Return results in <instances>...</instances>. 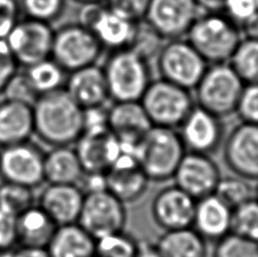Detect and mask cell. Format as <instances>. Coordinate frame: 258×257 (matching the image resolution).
Instances as JSON below:
<instances>
[{
    "instance_id": "6da1fadb",
    "label": "cell",
    "mask_w": 258,
    "mask_h": 257,
    "mask_svg": "<svg viewBox=\"0 0 258 257\" xmlns=\"http://www.w3.org/2000/svg\"><path fill=\"white\" fill-rule=\"evenodd\" d=\"M33 117L34 132L52 146L75 144L84 133V109L64 89L40 95Z\"/></svg>"
},
{
    "instance_id": "7a4b0ae2",
    "label": "cell",
    "mask_w": 258,
    "mask_h": 257,
    "mask_svg": "<svg viewBox=\"0 0 258 257\" xmlns=\"http://www.w3.org/2000/svg\"><path fill=\"white\" fill-rule=\"evenodd\" d=\"M186 152L177 130L152 126L132 153L151 181L162 182L172 179Z\"/></svg>"
},
{
    "instance_id": "3957f363",
    "label": "cell",
    "mask_w": 258,
    "mask_h": 257,
    "mask_svg": "<svg viewBox=\"0 0 258 257\" xmlns=\"http://www.w3.org/2000/svg\"><path fill=\"white\" fill-rule=\"evenodd\" d=\"M185 38L211 65L229 62L242 34L222 12H202Z\"/></svg>"
},
{
    "instance_id": "277c9868",
    "label": "cell",
    "mask_w": 258,
    "mask_h": 257,
    "mask_svg": "<svg viewBox=\"0 0 258 257\" xmlns=\"http://www.w3.org/2000/svg\"><path fill=\"white\" fill-rule=\"evenodd\" d=\"M102 68L112 102L140 101L152 82L151 63L128 48L110 51Z\"/></svg>"
},
{
    "instance_id": "5b68a950",
    "label": "cell",
    "mask_w": 258,
    "mask_h": 257,
    "mask_svg": "<svg viewBox=\"0 0 258 257\" xmlns=\"http://www.w3.org/2000/svg\"><path fill=\"white\" fill-rule=\"evenodd\" d=\"M243 86L229 62L211 63L192 90L194 100L198 107L224 119L236 113Z\"/></svg>"
},
{
    "instance_id": "8992f818",
    "label": "cell",
    "mask_w": 258,
    "mask_h": 257,
    "mask_svg": "<svg viewBox=\"0 0 258 257\" xmlns=\"http://www.w3.org/2000/svg\"><path fill=\"white\" fill-rule=\"evenodd\" d=\"M152 126L178 130L195 107L190 90L163 79L152 80L140 100Z\"/></svg>"
},
{
    "instance_id": "52a82bcc",
    "label": "cell",
    "mask_w": 258,
    "mask_h": 257,
    "mask_svg": "<svg viewBox=\"0 0 258 257\" xmlns=\"http://www.w3.org/2000/svg\"><path fill=\"white\" fill-rule=\"evenodd\" d=\"M103 51L96 36L77 22L54 30L51 58L67 73L95 65Z\"/></svg>"
},
{
    "instance_id": "ba28073f",
    "label": "cell",
    "mask_w": 258,
    "mask_h": 257,
    "mask_svg": "<svg viewBox=\"0 0 258 257\" xmlns=\"http://www.w3.org/2000/svg\"><path fill=\"white\" fill-rule=\"evenodd\" d=\"M160 79L192 91L206 71L207 63L186 38L165 41L155 59Z\"/></svg>"
},
{
    "instance_id": "9c48e42d",
    "label": "cell",
    "mask_w": 258,
    "mask_h": 257,
    "mask_svg": "<svg viewBox=\"0 0 258 257\" xmlns=\"http://www.w3.org/2000/svg\"><path fill=\"white\" fill-rule=\"evenodd\" d=\"M126 204L107 188L85 192L77 223L94 239L125 230Z\"/></svg>"
},
{
    "instance_id": "30bf717a",
    "label": "cell",
    "mask_w": 258,
    "mask_h": 257,
    "mask_svg": "<svg viewBox=\"0 0 258 257\" xmlns=\"http://www.w3.org/2000/svg\"><path fill=\"white\" fill-rule=\"evenodd\" d=\"M77 23L93 33L104 50L128 48L136 23L110 9L104 3L82 5Z\"/></svg>"
},
{
    "instance_id": "8fae6325",
    "label": "cell",
    "mask_w": 258,
    "mask_h": 257,
    "mask_svg": "<svg viewBox=\"0 0 258 257\" xmlns=\"http://www.w3.org/2000/svg\"><path fill=\"white\" fill-rule=\"evenodd\" d=\"M54 30L51 24L21 18L5 39L17 63L29 67L51 57Z\"/></svg>"
},
{
    "instance_id": "7c38bea8",
    "label": "cell",
    "mask_w": 258,
    "mask_h": 257,
    "mask_svg": "<svg viewBox=\"0 0 258 257\" xmlns=\"http://www.w3.org/2000/svg\"><path fill=\"white\" fill-rule=\"evenodd\" d=\"M223 161L236 176L258 180V126L240 122L224 137Z\"/></svg>"
},
{
    "instance_id": "4fadbf2b",
    "label": "cell",
    "mask_w": 258,
    "mask_h": 257,
    "mask_svg": "<svg viewBox=\"0 0 258 257\" xmlns=\"http://www.w3.org/2000/svg\"><path fill=\"white\" fill-rule=\"evenodd\" d=\"M0 176L30 188L39 186L44 181V154L27 142L5 146L0 151Z\"/></svg>"
},
{
    "instance_id": "5bb4252c",
    "label": "cell",
    "mask_w": 258,
    "mask_h": 257,
    "mask_svg": "<svg viewBox=\"0 0 258 257\" xmlns=\"http://www.w3.org/2000/svg\"><path fill=\"white\" fill-rule=\"evenodd\" d=\"M201 13L196 0H151L144 20L168 41L185 38Z\"/></svg>"
},
{
    "instance_id": "9a60e30c",
    "label": "cell",
    "mask_w": 258,
    "mask_h": 257,
    "mask_svg": "<svg viewBox=\"0 0 258 257\" xmlns=\"http://www.w3.org/2000/svg\"><path fill=\"white\" fill-rule=\"evenodd\" d=\"M221 178V169L211 155L195 152H186L172 177L174 185L196 201L215 194Z\"/></svg>"
},
{
    "instance_id": "2e32d148",
    "label": "cell",
    "mask_w": 258,
    "mask_h": 257,
    "mask_svg": "<svg viewBox=\"0 0 258 257\" xmlns=\"http://www.w3.org/2000/svg\"><path fill=\"white\" fill-rule=\"evenodd\" d=\"M178 133L187 152L211 155L222 146L225 127L222 118L195 105Z\"/></svg>"
},
{
    "instance_id": "e0dca14e",
    "label": "cell",
    "mask_w": 258,
    "mask_h": 257,
    "mask_svg": "<svg viewBox=\"0 0 258 257\" xmlns=\"http://www.w3.org/2000/svg\"><path fill=\"white\" fill-rule=\"evenodd\" d=\"M75 144L86 174H105L122 153L121 144L107 126L85 130Z\"/></svg>"
},
{
    "instance_id": "ac0fdd59",
    "label": "cell",
    "mask_w": 258,
    "mask_h": 257,
    "mask_svg": "<svg viewBox=\"0 0 258 257\" xmlns=\"http://www.w3.org/2000/svg\"><path fill=\"white\" fill-rule=\"evenodd\" d=\"M195 206L196 200L173 183L156 192L151 203V217L163 232L189 228Z\"/></svg>"
},
{
    "instance_id": "d6986e66",
    "label": "cell",
    "mask_w": 258,
    "mask_h": 257,
    "mask_svg": "<svg viewBox=\"0 0 258 257\" xmlns=\"http://www.w3.org/2000/svg\"><path fill=\"white\" fill-rule=\"evenodd\" d=\"M107 126L122 150L133 152L151 130L152 123L140 101H123L112 102L108 108Z\"/></svg>"
},
{
    "instance_id": "ffe728a7",
    "label": "cell",
    "mask_w": 258,
    "mask_h": 257,
    "mask_svg": "<svg viewBox=\"0 0 258 257\" xmlns=\"http://www.w3.org/2000/svg\"><path fill=\"white\" fill-rule=\"evenodd\" d=\"M104 180L105 188L125 204L140 200L151 181L134 154L125 150L105 172Z\"/></svg>"
},
{
    "instance_id": "44dd1931",
    "label": "cell",
    "mask_w": 258,
    "mask_h": 257,
    "mask_svg": "<svg viewBox=\"0 0 258 257\" xmlns=\"http://www.w3.org/2000/svg\"><path fill=\"white\" fill-rule=\"evenodd\" d=\"M85 192L80 185L48 183L41 192L39 206L58 227L77 223Z\"/></svg>"
},
{
    "instance_id": "7402d4cb",
    "label": "cell",
    "mask_w": 258,
    "mask_h": 257,
    "mask_svg": "<svg viewBox=\"0 0 258 257\" xmlns=\"http://www.w3.org/2000/svg\"><path fill=\"white\" fill-rule=\"evenodd\" d=\"M63 89L83 109L103 107L111 101L103 68L98 63L68 73Z\"/></svg>"
},
{
    "instance_id": "603a6c76",
    "label": "cell",
    "mask_w": 258,
    "mask_h": 257,
    "mask_svg": "<svg viewBox=\"0 0 258 257\" xmlns=\"http://www.w3.org/2000/svg\"><path fill=\"white\" fill-rule=\"evenodd\" d=\"M232 209L215 194L196 201L192 228L209 241L216 242L231 232Z\"/></svg>"
},
{
    "instance_id": "cb8c5ba5",
    "label": "cell",
    "mask_w": 258,
    "mask_h": 257,
    "mask_svg": "<svg viewBox=\"0 0 258 257\" xmlns=\"http://www.w3.org/2000/svg\"><path fill=\"white\" fill-rule=\"evenodd\" d=\"M34 133L33 107L16 101L0 102V145L5 146L27 142Z\"/></svg>"
},
{
    "instance_id": "d4e9b609",
    "label": "cell",
    "mask_w": 258,
    "mask_h": 257,
    "mask_svg": "<svg viewBox=\"0 0 258 257\" xmlns=\"http://www.w3.org/2000/svg\"><path fill=\"white\" fill-rule=\"evenodd\" d=\"M84 176L81 160L72 145L53 146L44 154V181L48 183L80 185Z\"/></svg>"
},
{
    "instance_id": "484cf974",
    "label": "cell",
    "mask_w": 258,
    "mask_h": 257,
    "mask_svg": "<svg viewBox=\"0 0 258 257\" xmlns=\"http://www.w3.org/2000/svg\"><path fill=\"white\" fill-rule=\"evenodd\" d=\"M57 228L53 220L40 206H32L17 217V244L47 248Z\"/></svg>"
},
{
    "instance_id": "4316f807",
    "label": "cell",
    "mask_w": 258,
    "mask_h": 257,
    "mask_svg": "<svg viewBox=\"0 0 258 257\" xmlns=\"http://www.w3.org/2000/svg\"><path fill=\"white\" fill-rule=\"evenodd\" d=\"M96 239L78 223L57 228L47 247L50 257H94Z\"/></svg>"
},
{
    "instance_id": "83f0119b",
    "label": "cell",
    "mask_w": 258,
    "mask_h": 257,
    "mask_svg": "<svg viewBox=\"0 0 258 257\" xmlns=\"http://www.w3.org/2000/svg\"><path fill=\"white\" fill-rule=\"evenodd\" d=\"M154 248L161 257H209V242L192 227L163 232Z\"/></svg>"
},
{
    "instance_id": "f1b7e54d",
    "label": "cell",
    "mask_w": 258,
    "mask_h": 257,
    "mask_svg": "<svg viewBox=\"0 0 258 257\" xmlns=\"http://www.w3.org/2000/svg\"><path fill=\"white\" fill-rule=\"evenodd\" d=\"M25 74L39 96L63 89L68 76L51 57L26 67Z\"/></svg>"
},
{
    "instance_id": "f546056e",
    "label": "cell",
    "mask_w": 258,
    "mask_h": 257,
    "mask_svg": "<svg viewBox=\"0 0 258 257\" xmlns=\"http://www.w3.org/2000/svg\"><path fill=\"white\" fill-rule=\"evenodd\" d=\"M229 63L243 84H258V38L242 36Z\"/></svg>"
},
{
    "instance_id": "4dcf8cb0",
    "label": "cell",
    "mask_w": 258,
    "mask_h": 257,
    "mask_svg": "<svg viewBox=\"0 0 258 257\" xmlns=\"http://www.w3.org/2000/svg\"><path fill=\"white\" fill-rule=\"evenodd\" d=\"M165 40L158 31L154 30L145 20L136 23L132 42L128 49L133 50L149 63L155 61Z\"/></svg>"
},
{
    "instance_id": "1f68e13d",
    "label": "cell",
    "mask_w": 258,
    "mask_h": 257,
    "mask_svg": "<svg viewBox=\"0 0 258 257\" xmlns=\"http://www.w3.org/2000/svg\"><path fill=\"white\" fill-rule=\"evenodd\" d=\"M142 242L125 230L96 240L94 257H137Z\"/></svg>"
},
{
    "instance_id": "d6a6232c",
    "label": "cell",
    "mask_w": 258,
    "mask_h": 257,
    "mask_svg": "<svg viewBox=\"0 0 258 257\" xmlns=\"http://www.w3.org/2000/svg\"><path fill=\"white\" fill-rule=\"evenodd\" d=\"M215 195L232 210L255 197V186L250 180L236 174L221 178Z\"/></svg>"
},
{
    "instance_id": "836d02e7",
    "label": "cell",
    "mask_w": 258,
    "mask_h": 257,
    "mask_svg": "<svg viewBox=\"0 0 258 257\" xmlns=\"http://www.w3.org/2000/svg\"><path fill=\"white\" fill-rule=\"evenodd\" d=\"M34 203L32 188L18 185L15 182L5 181L0 185V210L18 217Z\"/></svg>"
},
{
    "instance_id": "e575fe53",
    "label": "cell",
    "mask_w": 258,
    "mask_h": 257,
    "mask_svg": "<svg viewBox=\"0 0 258 257\" xmlns=\"http://www.w3.org/2000/svg\"><path fill=\"white\" fill-rule=\"evenodd\" d=\"M212 257H258V241L230 232L215 242Z\"/></svg>"
},
{
    "instance_id": "d590c367",
    "label": "cell",
    "mask_w": 258,
    "mask_h": 257,
    "mask_svg": "<svg viewBox=\"0 0 258 257\" xmlns=\"http://www.w3.org/2000/svg\"><path fill=\"white\" fill-rule=\"evenodd\" d=\"M231 232L258 241V201L255 197L232 210Z\"/></svg>"
},
{
    "instance_id": "8d00e7d4",
    "label": "cell",
    "mask_w": 258,
    "mask_h": 257,
    "mask_svg": "<svg viewBox=\"0 0 258 257\" xmlns=\"http://www.w3.org/2000/svg\"><path fill=\"white\" fill-rule=\"evenodd\" d=\"M27 18L49 23L58 20L64 12L67 0H18Z\"/></svg>"
},
{
    "instance_id": "74e56055",
    "label": "cell",
    "mask_w": 258,
    "mask_h": 257,
    "mask_svg": "<svg viewBox=\"0 0 258 257\" xmlns=\"http://www.w3.org/2000/svg\"><path fill=\"white\" fill-rule=\"evenodd\" d=\"M3 93L6 100L16 101V102L29 104L32 107L39 98V94L30 83L25 72H17L5 86Z\"/></svg>"
},
{
    "instance_id": "f35d334b",
    "label": "cell",
    "mask_w": 258,
    "mask_h": 257,
    "mask_svg": "<svg viewBox=\"0 0 258 257\" xmlns=\"http://www.w3.org/2000/svg\"><path fill=\"white\" fill-rule=\"evenodd\" d=\"M221 12L241 31L258 16V0H225Z\"/></svg>"
},
{
    "instance_id": "ab89813d",
    "label": "cell",
    "mask_w": 258,
    "mask_h": 257,
    "mask_svg": "<svg viewBox=\"0 0 258 257\" xmlns=\"http://www.w3.org/2000/svg\"><path fill=\"white\" fill-rule=\"evenodd\" d=\"M236 114L240 122L258 126V84H246L243 86Z\"/></svg>"
},
{
    "instance_id": "60d3db41",
    "label": "cell",
    "mask_w": 258,
    "mask_h": 257,
    "mask_svg": "<svg viewBox=\"0 0 258 257\" xmlns=\"http://www.w3.org/2000/svg\"><path fill=\"white\" fill-rule=\"evenodd\" d=\"M151 0H105L104 4L119 15L134 23L145 18Z\"/></svg>"
},
{
    "instance_id": "b9f144b4",
    "label": "cell",
    "mask_w": 258,
    "mask_h": 257,
    "mask_svg": "<svg viewBox=\"0 0 258 257\" xmlns=\"http://www.w3.org/2000/svg\"><path fill=\"white\" fill-rule=\"evenodd\" d=\"M21 14L18 0H0V40L7 38L9 32L21 20Z\"/></svg>"
},
{
    "instance_id": "7bdbcfd3",
    "label": "cell",
    "mask_w": 258,
    "mask_h": 257,
    "mask_svg": "<svg viewBox=\"0 0 258 257\" xmlns=\"http://www.w3.org/2000/svg\"><path fill=\"white\" fill-rule=\"evenodd\" d=\"M17 244V217L0 210V251H8Z\"/></svg>"
},
{
    "instance_id": "ee69618b",
    "label": "cell",
    "mask_w": 258,
    "mask_h": 257,
    "mask_svg": "<svg viewBox=\"0 0 258 257\" xmlns=\"http://www.w3.org/2000/svg\"><path fill=\"white\" fill-rule=\"evenodd\" d=\"M18 68L20 65L14 58L6 41L0 40V93H3L9 80L18 72Z\"/></svg>"
},
{
    "instance_id": "f6af8a7d",
    "label": "cell",
    "mask_w": 258,
    "mask_h": 257,
    "mask_svg": "<svg viewBox=\"0 0 258 257\" xmlns=\"http://www.w3.org/2000/svg\"><path fill=\"white\" fill-rule=\"evenodd\" d=\"M0 257H50L47 248H33L21 246L17 249L5 251Z\"/></svg>"
},
{
    "instance_id": "bcb514c9",
    "label": "cell",
    "mask_w": 258,
    "mask_h": 257,
    "mask_svg": "<svg viewBox=\"0 0 258 257\" xmlns=\"http://www.w3.org/2000/svg\"><path fill=\"white\" fill-rule=\"evenodd\" d=\"M202 12H221L225 0H196Z\"/></svg>"
},
{
    "instance_id": "7dc6e473",
    "label": "cell",
    "mask_w": 258,
    "mask_h": 257,
    "mask_svg": "<svg viewBox=\"0 0 258 257\" xmlns=\"http://www.w3.org/2000/svg\"><path fill=\"white\" fill-rule=\"evenodd\" d=\"M137 257H161V256L158 254V251L155 250L154 246H149L144 244V242H142L140 253H138Z\"/></svg>"
},
{
    "instance_id": "c3c4849f",
    "label": "cell",
    "mask_w": 258,
    "mask_h": 257,
    "mask_svg": "<svg viewBox=\"0 0 258 257\" xmlns=\"http://www.w3.org/2000/svg\"><path fill=\"white\" fill-rule=\"evenodd\" d=\"M81 5H89V4H102L105 0H74Z\"/></svg>"
},
{
    "instance_id": "681fc988",
    "label": "cell",
    "mask_w": 258,
    "mask_h": 257,
    "mask_svg": "<svg viewBox=\"0 0 258 257\" xmlns=\"http://www.w3.org/2000/svg\"><path fill=\"white\" fill-rule=\"evenodd\" d=\"M255 199L258 201V180H257V185L255 186Z\"/></svg>"
}]
</instances>
